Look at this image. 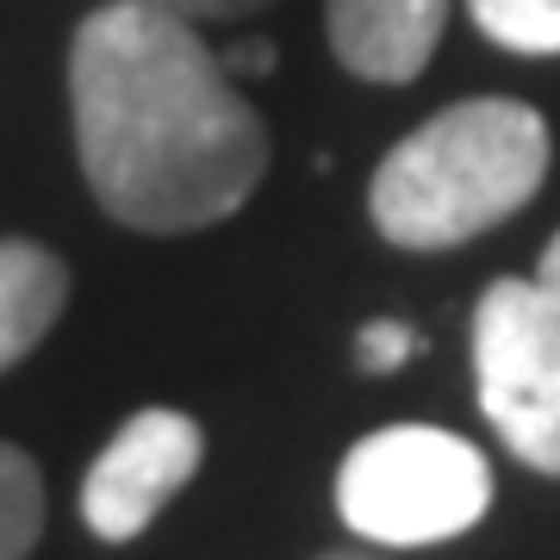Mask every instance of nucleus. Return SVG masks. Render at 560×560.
Instances as JSON below:
<instances>
[{
    "instance_id": "obj_1",
    "label": "nucleus",
    "mask_w": 560,
    "mask_h": 560,
    "mask_svg": "<svg viewBox=\"0 0 560 560\" xmlns=\"http://www.w3.org/2000/svg\"><path fill=\"white\" fill-rule=\"evenodd\" d=\"M75 156L113 224L180 237L243 212L268 131L200 25L101 0L69 38Z\"/></svg>"
},
{
    "instance_id": "obj_2",
    "label": "nucleus",
    "mask_w": 560,
    "mask_h": 560,
    "mask_svg": "<svg viewBox=\"0 0 560 560\" xmlns=\"http://www.w3.org/2000/svg\"><path fill=\"white\" fill-rule=\"evenodd\" d=\"M548 156L555 138L529 101H455L381 156L368 180V219L393 249H455L536 200Z\"/></svg>"
},
{
    "instance_id": "obj_3",
    "label": "nucleus",
    "mask_w": 560,
    "mask_h": 560,
    "mask_svg": "<svg viewBox=\"0 0 560 560\" xmlns=\"http://www.w3.org/2000/svg\"><path fill=\"white\" fill-rule=\"evenodd\" d=\"M492 511V460L436 423H386L337 467V517L374 548H436Z\"/></svg>"
},
{
    "instance_id": "obj_4",
    "label": "nucleus",
    "mask_w": 560,
    "mask_h": 560,
    "mask_svg": "<svg viewBox=\"0 0 560 560\" xmlns=\"http://www.w3.org/2000/svg\"><path fill=\"white\" fill-rule=\"evenodd\" d=\"M474 393L504 448L560 480V305L536 275L492 280L474 305Z\"/></svg>"
},
{
    "instance_id": "obj_5",
    "label": "nucleus",
    "mask_w": 560,
    "mask_h": 560,
    "mask_svg": "<svg viewBox=\"0 0 560 560\" xmlns=\"http://www.w3.org/2000/svg\"><path fill=\"white\" fill-rule=\"evenodd\" d=\"M206 430L175 405H143L113 430L88 480H81V523L101 541H138L156 511L200 474Z\"/></svg>"
},
{
    "instance_id": "obj_6",
    "label": "nucleus",
    "mask_w": 560,
    "mask_h": 560,
    "mask_svg": "<svg viewBox=\"0 0 560 560\" xmlns=\"http://www.w3.org/2000/svg\"><path fill=\"white\" fill-rule=\"evenodd\" d=\"M448 0H324V38L355 81L405 88L436 57Z\"/></svg>"
},
{
    "instance_id": "obj_7",
    "label": "nucleus",
    "mask_w": 560,
    "mask_h": 560,
    "mask_svg": "<svg viewBox=\"0 0 560 560\" xmlns=\"http://www.w3.org/2000/svg\"><path fill=\"white\" fill-rule=\"evenodd\" d=\"M69 305V261L32 237H0V374L20 368Z\"/></svg>"
},
{
    "instance_id": "obj_8",
    "label": "nucleus",
    "mask_w": 560,
    "mask_h": 560,
    "mask_svg": "<svg viewBox=\"0 0 560 560\" xmlns=\"http://www.w3.org/2000/svg\"><path fill=\"white\" fill-rule=\"evenodd\" d=\"M44 536V474L20 442H0V560H25Z\"/></svg>"
},
{
    "instance_id": "obj_9",
    "label": "nucleus",
    "mask_w": 560,
    "mask_h": 560,
    "mask_svg": "<svg viewBox=\"0 0 560 560\" xmlns=\"http://www.w3.org/2000/svg\"><path fill=\"white\" fill-rule=\"evenodd\" d=\"M467 20L499 50L560 57V0H467Z\"/></svg>"
},
{
    "instance_id": "obj_10",
    "label": "nucleus",
    "mask_w": 560,
    "mask_h": 560,
    "mask_svg": "<svg viewBox=\"0 0 560 560\" xmlns=\"http://www.w3.org/2000/svg\"><path fill=\"white\" fill-rule=\"evenodd\" d=\"M418 355V330L399 318H374L355 330V368L361 374H399L405 361Z\"/></svg>"
},
{
    "instance_id": "obj_11",
    "label": "nucleus",
    "mask_w": 560,
    "mask_h": 560,
    "mask_svg": "<svg viewBox=\"0 0 560 560\" xmlns=\"http://www.w3.org/2000/svg\"><path fill=\"white\" fill-rule=\"evenodd\" d=\"M119 7H143V13H168V20L206 25V20H249L275 0H119Z\"/></svg>"
},
{
    "instance_id": "obj_12",
    "label": "nucleus",
    "mask_w": 560,
    "mask_h": 560,
    "mask_svg": "<svg viewBox=\"0 0 560 560\" xmlns=\"http://www.w3.org/2000/svg\"><path fill=\"white\" fill-rule=\"evenodd\" d=\"M275 62H280V50L268 38H237L224 69H231V81H261V75H275Z\"/></svg>"
},
{
    "instance_id": "obj_13",
    "label": "nucleus",
    "mask_w": 560,
    "mask_h": 560,
    "mask_svg": "<svg viewBox=\"0 0 560 560\" xmlns=\"http://www.w3.org/2000/svg\"><path fill=\"white\" fill-rule=\"evenodd\" d=\"M536 287L560 305V231L548 237V249H541V261H536Z\"/></svg>"
},
{
    "instance_id": "obj_14",
    "label": "nucleus",
    "mask_w": 560,
    "mask_h": 560,
    "mask_svg": "<svg viewBox=\"0 0 560 560\" xmlns=\"http://www.w3.org/2000/svg\"><path fill=\"white\" fill-rule=\"evenodd\" d=\"M318 560H381V555H361V548H337V555H318Z\"/></svg>"
}]
</instances>
